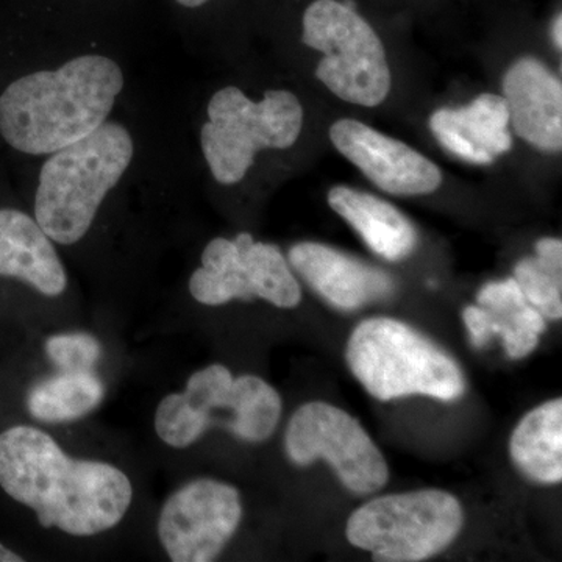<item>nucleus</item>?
<instances>
[{"label":"nucleus","instance_id":"5","mask_svg":"<svg viewBox=\"0 0 562 562\" xmlns=\"http://www.w3.org/2000/svg\"><path fill=\"white\" fill-rule=\"evenodd\" d=\"M346 358L353 375L379 401L427 395L453 402L465 391L460 366L446 351L390 317L361 322L347 342Z\"/></svg>","mask_w":562,"mask_h":562},{"label":"nucleus","instance_id":"12","mask_svg":"<svg viewBox=\"0 0 562 562\" xmlns=\"http://www.w3.org/2000/svg\"><path fill=\"white\" fill-rule=\"evenodd\" d=\"M336 150L380 190L413 198L442 184V172L420 151L357 120H339L330 127Z\"/></svg>","mask_w":562,"mask_h":562},{"label":"nucleus","instance_id":"8","mask_svg":"<svg viewBox=\"0 0 562 562\" xmlns=\"http://www.w3.org/2000/svg\"><path fill=\"white\" fill-rule=\"evenodd\" d=\"M464 513L446 491L403 492L373 498L351 514L346 535L373 561L417 562L446 550L460 535Z\"/></svg>","mask_w":562,"mask_h":562},{"label":"nucleus","instance_id":"1","mask_svg":"<svg viewBox=\"0 0 562 562\" xmlns=\"http://www.w3.org/2000/svg\"><path fill=\"white\" fill-rule=\"evenodd\" d=\"M0 487L35 512L43 528L90 538L116 527L131 509V479L109 462L69 457L29 425L0 432Z\"/></svg>","mask_w":562,"mask_h":562},{"label":"nucleus","instance_id":"14","mask_svg":"<svg viewBox=\"0 0 562 562\" xmlns=\"http://www.w3.org/2000/svg\"><path fill=\"white\" fill-rule=\"evenodd\" d=\"M288 260L317 294L344 312L383 301L394 291L386 272L325 244H295Z\"/></svg>","mask_w":562,"mask_h":562},{"label":"nucleus","instance_id":"9","mask_svg":"<svg viewBox=\"0 0 562 562\" xmlns=\"http://www.w3.org/2000/svg\"><path fill=\"white\" fill-rule=\"evenodd\" d=\"M192 299L206 306L254 299L279 308H295L302 290L290 262L276 244L255 241L249 233L206 244L202 266L190 279Z\"/></svg>","mask_w":562,"mask_h":562},{"label":"nucleus","instance_id":"18","mask_svg":"<svg viewBox=\"0 0 562 562\" xmlns=\"http://www.w3.org/2000/svg\"><path fill=\"white\" fill-rule=\"evenodd\" d=\"M328 205L360 233L373 254L384 260H405L417 247L419 236L412 221L376 195L349 187H335L328 192Z\"/></svg>","mask_w":562,"mask_h":562},{"label":"nucleus","instance_id":"23","mask_svg":"<svg viewBox=\"0 0 562 562\" xmlns=\"http://www.w3.org/2000/svg\"><path fill=\"white\" fill-rule=\"evenodd\" d=\"M24 558L20 557V554L11 552L10 549H7L3 543H0V562H22Z\"/></svg>","mask_w":562,"mask_h":562},{"label":"nucleus","instance_id":"17","mask_svg":"<svg viewBox=\"0 0 562 562\" xmlns=\"http://www.w3.org/2000/svg\"><path fill=\"white\" fill-rule=\"evenodd\" d=\"M0 277L20 280L46 297H58L68 288L55 243L20 210L0 209Z\"/></svg>","mask_w":562,"mask_h":562},{"label":"nucleus","instance_id":"10","mask_svg":"<svg viewBox=\"0 0 562 562\" xmlns=\"http://www.w3.org/2000/svg\"><path fill=\"white\" fill-rule=\"evenodd\" d=\"M288 457L297 465L327 460L347 490L373 494L390 479L382 452L360 422L330 403L312 402L301 406L284 436Z\"/></svg>","mask_w":562,"mask_h":562},{"label":"nucleus","instance_id":"7","mask_svg":"<svg viewBox=\"0 0 562 562\" xmlns=\"http://www.w3.org/2000/svg\"><path fill=\"white\" fill-rule=\"evenodd\" d=\"M302 25L303 44L324 54L316 77L328 91L368 109L386 101L392 88L386 50L361 14L338 0H314Z\"/></svg>","mask_w":562,"mask_h":562},{"label":"nucleus","instance_id":"22","mask_svg":"<svg viewBox=\"0 0 562 562\" xmlns=\"http://www.w3.org/2000/svg\"><path fill=\"white\" fill-rule=\"evenodd\" d=\"M47 357L60 371L90 372L102 357V346L90 333H61L46 341Z\"/></svg>","mask_w":562,"mask_h":562},{"label":"nucleus","instance_id":"20","mask_svg":"<svg viewBox=\"0 0 562 562\" xmlns=\"http://www.w3.org/2000/svg\"><path fill=\"white\" fill-rule=\"evenodd\" d=\"M103 397L105 386L94 372L60 371L33 384L27 412L44 424H63L87 416Z\"/></svg>","mask_w":562,"mask_h":562},{"label":"nucleus","instance_id":"19","mask_svg":"<svg viewBox=\"0 0 562 562\" xmlns=\"http://www.w3.org/2000/svg\"><path fill=\"white\" fill-rule=\"evenodd\" d=\"M517 468L539 483L562 480V401L543 403L517 425L509 443Z\"/></svg>","mask_w":562,"mask_h":562},{"label":"nucleus","instance_id":"6","mask_svg":"<svg viewBox=\"0 0 562 562\" xmlns=\"http://www.w3.org/2000/svg\"><path fill=\"white\" fill-rule=\"evenodd\" d=\"M305 121L297 95L269 90L261 101H251L236 87L211 95L201 128L203 158L220 184L239 183L262 150L290 149L297 143Z\"/></svg>","mask_w":562,"mask_h":562},{"label":"nucleus","instance_id":"4","mask_svg":"<svg viewBox=\"0 0 562 562\" xmlns=\"http://www.w3.org/2000/svg\"><path fill=\"white\" fill-rule=\"evenodd\" d=\"M241 441L271 438L281 417V397L260 376L235 379L225 366L211 364L192 373L183 392L166 395L155 412V431L166 446L187 449L214 425Z\"/></svg>","mask_w":562,"mask_h":562},{"label":"nucleus","instance_id":"11","mask_svg":"<svg viewBox=\"0 0 562 562\" xmlns=\"http://www.w3.org/2000/svg\"><path fill=\"white\" fill-rule=\"evenodd\" d=\"M241 520L236 487L199 479L169 495L158 519V538L173 562H210L224 552Z\"/></svg>","mask_w":562,"mask_h":562},{"label":"nucleus","instance_id":"21","mask_svg":"<svg viewBox=\"0 0 562 562\" xmlns=\"http://www.w3.org/2000/svg\"><path fill=\"white\" fill-rule=\"evenodd\" d=\"M514 280L525 299L546 319L562 316V243L543 238L536 244V257L525 258L516 266Z\"/></svg>","mask_w":562,"mask_h":562},{"label":"nucleus","instance_id":"15","mask_svg":"<svg viewBox=\"0 0 562 562\" xmlns=\"http://www.w3.org/2000/svg\"><path fill=\"white\" fill-rule=\"evenodd\" d=\"M462 317L473 347L482 349L492 336H501L513 360L530 355L546 330V317L527 302L514 279L484 284L476 305L468 306Z\"/></svg>","mask_w":562,"mask_h":562},{"label":"nucleus","instance_id":"25","mask_svg":"<svg viewBox=\"0 0 562 562\" xmlns=\"http://www.w3.org/2000/svg\"><path fill=\"white\" fill-rule=\"evenodd\" d=\"M176 2L184 9H198V7L205 5L209 0H176Z\"/></svg>","mask_w":562,"mask_h":562},{"label":"nucleus","instance_id":"16","mask_svg":"<svg viewBox=\"0 0 562 562\" xmlns=\"http://www.w3.org/2000/svg\"><path fill=\"white\" fill-rule=\"evenodd\" d=\"M430 128L443 149L473 165H491L513 147L508 105L490 92L461 109L435 111Z\"/></svg>","mask_w":562,"mask_h":562},{"label":"nucleus","instance_id":"13","mask_svg":"<svg viewBox=\"0 0 562 562\" xmlns=\"http://www.w3.org/2000/svg\"><path fill=\"white\" fill-rule=\"evenodd\" d=\"M509 125L525 143L542 151L562 149L561 80L536 58L513 63L503 77Z\"/></svg>","mask_w":562,"mask_h":562},{"label":"nucleus","instance_id":"3","mask_svg":"<svg viewBox=\"0 0 562 562\" xmlns=\"http://www.w3.org/2000/svg\"><path fill=\"white\" fill-rule=\"evenodd\" d=\"M133 155L132 133L114 121L47 155L36 187L35 220L52 241L72 246L87 236Z\"/></svg>","mask_w":562,"mask_h":562},{"label":"nucleus","instance_id":"24","mask_svg":"<svg viewBox=\"0 0 562 562\" xmlns=\"http://www.w3.org/2000/svg\"><path fill=\"white\" fill-rule=\"evenodd\" d=\"M561 33H562V16H561V14H558L557 20H554V24H553V41H554V46H557L558 49H560V50L562 47Z\"/></svg>","mask_w":562,"mask_h":562},{"label":"nucleus","instance_id":"2","mask_svg":"<svg viewBox=\"0 0 562 562\" xmlns=\"http://www.w3.org/2000/svg\"><path fill=\"white\" fill-rule=\"evenodd\" d=\"M124 87L120 63L101 54L35 70L0 94V135L22 154H54L105 124Z\"/></svg>","mask_w":562,"mask_h":562}]
</instances>
